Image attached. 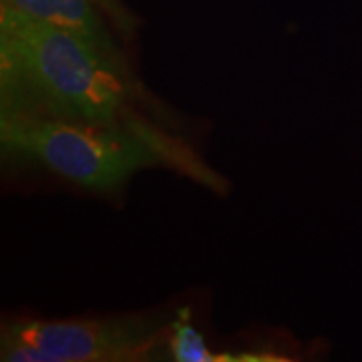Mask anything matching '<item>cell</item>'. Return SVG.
I'll return each mask as SVG.
<instances>
[{
    "instance_id": "6",
    "label": "cell",
    "mask_w": 362,
    "mask_h": 362,
    "mask_svg": "<svg viewBox=\"0 0 362 362\" xmlns=\"http://www.w3.org/2000/svg\"><path fill=\"white\" fill-rule=\"evenodd\" d=\"M99 2V6H103L105 11H107V14L115 21L117 25L123 26V28H133V16H131L123 6H121V2L119 0H97Z\"/></svg>"
},
{
    "instance_id": "4",
    "label": "cell",
    "mask_w": 362,
    "mask_h": 362,
    "mask_svg": "<svg viewBox=\"0 0 362 362\" xmlns=\"http://www.w3.org/2000/svg\"><path fill=\"white\" fill-rule=\"evenodd\" d=\"M95 4L99 2L97 0H2V8L69 30L93 42L97 49H101L107 54L123 59Z\"/></svg>"
},
{
    "instance_id": "5",
    "label": "cell",
    "mask_w": 362,
    "mask_h": 362,
    "mask_svg": "<svg viewBox=\"0 0 362 362\" xmlns=\"http://www.w3.org/2000/svg\"><path fill=\"white\" fill-rule=\"evenodd\" d=\"M169 358L177 362H284V356H272L270 352H242L220 354L207 349L204 337L189 320V310H180L177 318L169 324Z\"/></svg>"
},
{
    "instance_id": "1",
    "label": "cell",
    "mask_w": 362,
    "mask_h": 362,
    "mask_svg": "<svg viewBox=\"0 0 362 362\" xmlns=\"http://www.w3.org/2000/svg\"><path fill=\"white\" fill-rule=\"evenodd\" d=\"M2 115H40L90 125L137 121L135 85L123 59L57 26L0 11Z\"/></svg>"
},
{
    "instance_id": "3",
    "label": "cell",
    "mask_w": 362,
    "mask_h": 362,
    "mask_svg": "<svg viewBox=\"0 0 362 362\" xmlns=\"http://www.w3.org/2000/svg\"><path fill=\"white\" fill-rule=\"evenodd\" d=\"M169 324L143 318L23 320L2 328L0 358L4 362L145 361L169 334Z\"/></svg>"
},
{
    "instance_id": "2",
    "label": "cell",
    "mask_w": 362,
    "mask_h": 362,
    "mask_svg": "<svg viewBox=\"0 0 362 362\" xmlns=\"http://www.w3.org/2000/svg\"><path fill=\"white\" fill-rule=\"evenodd\" d=\"M0 143L6 156L93 192H115L135 171L157 165L181 169L209 187L220 185V175L183 143L139 119L123 125H90L40 115H2Z\"/></svg>"
}]
</instances>
